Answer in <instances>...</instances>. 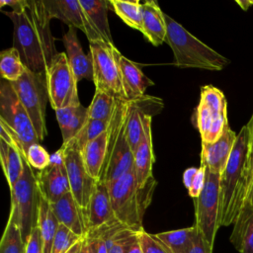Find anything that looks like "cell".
<instances>
[{
	"instance_id": "obj_49",
	"label": "cell",
	"mask_w": 253,
	"mask_h": 253,
	"mask_svg": "<svg viewBox=\"0 0 253 253\" xmlns=\"http://www.w3.org/2000/svg\"><path fill=\"white\" fill-rule=\"evenodd\" d=\"M138 232V231H137ZM125 253H143L139 240H138V236L137 233L129 240V242L127 243Z\"/></svg>"
},
{
	"instance_id": "obj_33",
	"label": "cell",
	"mask_w": 253,
	"mask_h": 253,
	"mask_svg": "<svg viewBox=\"0 0 253 253\" xmlns=\"http://www.w3.org/2000/svg\"><path fill=\"white\" fill-rule=\"evenodd\" d=\"M116 107V98L105 92L95 90L94 97L88 110V119L110 121Z\"/></svg>"
},
{
	"instance_id": "obj_38",
	"label": "cell",
	"mask_w": 253,
	"mask_h": 253,
	"mask_svg": "<svg viewBox=\"0 0 253 253\" xmlns=\"http://www.w3.org/2000/svg\"><path fill=\"white\" fill-rule=\"evenodd\" d=\"M137 236L143 253H172L156 234H150L144 229H141L137 232Z\"/></svg>"
},
{
	"instance_id": "obj_32",
	"label": "cell",
	"mask_w": 253,
	"mask_h": 253,
	"mask_svg": "<svg viewBox=\"0 0 253 253\" xmlns=\"http://www.w3.org/2000/svg\"><path fill=\"white\" fill-rule=\"evenodd\" d=\"M110 121H100L88 119L79 132L68 142L62 144H70L79 151L90 141L96 139L107 131Z\"/></svg>"
},
{
	"instance_id": "obj_34",
	"label": "cell",
	"mask_w": 253,
	"mask_h": 253,
	"mask_svg": "<svg viewBox=\"0 0 253 253\" xmlns=\"http://www.w3.org/2000/svg\"><path fill=\"white\" fill-rule=\"evenodd\" d=\"M200 101L210 108L214 117L227 113V103L224 94L211 85H206L201 88Z\"/></svg>"
},
{
	"instance_id": "obj_37",
	"label": "cell",
	"mask_w": 253,
	"mask_h": 253,
	"mask_svg": "<svg viewBox=\"0 0 253 253\" xmlns=\"http://www.w3.org/2000/svg\"><path fill=\"white\" fill-rule=\"evenodd\" d=\"M26 159L33 169L39 171L45 169L50 163V155L40 143H35L28 148Z\"/></svg>"
},
{
	"instance_id": "obj_4",
	"label": "cell",
	"mask_w": 253,
	"mask_h": 253,
	"mask_svg": "<svg viewBox=\"0 0 253 253\" xmlns=\"http://www.w3.org/2000/svg\"><path fill=\"white\" fill-rule=\"evenodd\" d=\"M164 17L167 28L165 42L172 49L175 66L220 71L228 65L226 57L197 39L170 16L165 14Z\"/></svg>"
},
{
	"instance_id": "obj_8",
	"label": "cell",
	"mask_w": 253,
	"mask_h": 253,
	"mask_svg": "<svg viewBox=\"0 0 253 253\" xmlns=\"http://www.w3.org/2000/svg\"><path fill=\"white\" fill-rule=\"evenodd\" d=\"M90 53L93 61V83L95 90L102 91L116 99H125L122 83L120 55L114 43L103 41L91 42Z\"/></svg>"
},
{
	"instance_id": "obj_52",
	"label": "cell",
	"mask_w": 253,
	"mask_h": 253,
	"mask_svg": "<svg viewBox=\"0 0 253 253\" xmlns=\"http://www.w3.org/2000/svg\"><path fill=\"white\" fill-rule=\"evenodd\" d=\"M236 3L240 6V8L242 9V10H244V11H246V10H248V8L250 7V6H253V1L252 0H236Z\"/></svg>"
},
{
	"instance_id": "obj_53",
	"label": "cell",
	"mask_w": 253,
	"mask_h": 253,
	"mask_svg": "<svg viewBox=\"0 0 253 253\" xmlns=\"http://www.w3.org/2000/svg\"><path fill=\"white\" fill-rule=\"evenodd\" d=\"M82 243H83V238L79 240L75 245H73L66 253H80L81 248H82Z\"/></svg>"
},
{
	"instance_id": "obj_51",
	"label": "cell",
	"mask_w": 253,
	"mask_h": 253,
	"mask_svg": "<svg viewBox=\"0 0 253 253\" xmlns=\"http://www.w3.org/2000/svg\"><path fill=\"white\" fill-rule=\"evenodd\" d=\"M26 0H0V7L3 8L4 6H8L12 8V11L19 10L24 4Z\"/></svg>"
},
{
	"instance_id": "obj_50",
	"label": "cell",
	"mask_w": 253,
	"mask_h": 253,
	"mask_svg": "<svg viewBox=\"0 0 253 253\" xmlns=\"http://www.w3.org/2000/svg\"><path fill=\"white\" fill-rule=\"evenodd\" d=\"M197 171H198L197 167H190L185 170V172L183 174V183L187 189H189L191 187Z\"/></svg>"
},
{
	"instance_id": "obj_1",
	"label": "cell",
	"mask_w": 253,
	"mask_h": 253,
	"mask_svg": "<svg viewBox=\"0 0 253 253\" xmlns=\"http://www.w3.org/2000/svg\"><path fill=\"white\" fill-rule=\"evenodd\" d=\"M3 13L13 23V47L19 51L27 69L45 72L57 50L43 1L26 0L19 10Z\"/></svg>"
},
{
	"instance_id": "obj_11",
	"label": "cell",
	"mask_w": 253,
	"mask_h": 253,
	"mask_svg": "<svg viewBox=\"0 0 253 253\" xmlns=\"http://www.w3.org/2000/svg\"><path fill=\"white\" fill-rule=\"evenodd\" d=\"M207 168V167H206ZM220 175L207 168L205 187L195 202V226L204 239L213 248L219 225Z\"/></svg>"
},
{
	"instance_id": "obj_36",
	"label": "cell",
	"mask_w": 253,
	"mask_h": 253,
	"mask_svg": "<svg viewBox=\"0 0 253 253\" xmlns=\"http://www.w3.org/2000/svg\"><path fill=\"white\" fill-rule=\"evenodd\" d=\"M214 116L208 106L200 101L195 112V126L198 128L202 141H204L211 129Z\"/></svg>"
},
{
	"instance_id": "obj_40",
	"label": "cell",
	"mask_w": 253,
	"mask_h": 253,
	"mask_svg": "<svg viewBox=\"0 0 253 253\" xmlns=\"http://www.w3.org/2000/svg\"><path fill=\"white\" fill-rule=\"evenodd\" d=\"M136 233H137L136 230H133L124 225L122 228L119 229V231L115 235V238L109 250V253H125L127 243Z\"/></svg>"
},
{
	"instance_id": "obj_13",
	"label": "cell",
	"mask_w": 253,
	"mask_h": 253,
	"mask_svg": "<svg viewBox=\"0 0 253 253\" xmlns=\"http://www.w3.org/2000/svg\"><path fill=\"white\" fill-rule=\"evenodd\" d=\"M37 183L41 195L49 203H55L65 194L70 192L67 171L64 161V150L60 147L50 155L49 165L39 171Z\"/></svg>"
},
{
	"instance_id": "obj_48",
	"label": "cell",
	"mask_w": 253,
	"mask_h": 253,
	"mask_svg": "<svg viewBox=\"0 0 253 253\" xmlns=\"http://www.w3.org/2000/svg\"><path fill=\"white\" fill-rule=\"evenodd\" d=\"M80 253H97L96 243L93 237L89 235H85L83 237V243H82V248Z\"/></svg>"
},
{
	"instance_id": "obj_26",
	"label": "cell",
	"mask_w": 253,
	"mask_h": 253,
	"mask_svg": "<svg viewBox=\"0 0 253 253\" xmlns=\"http://www.w3.org/2000/svg\"><path fill=\"white\" fill-rule=\"evenodd\" d=\"M37 226L41 232L43 245V253H51V246L59 227V222L54 212L52 211L50 204L41 195V193Z\"/></svg>"
},
{
	"instance_id": "obj_29",
	"label": "cell",
	"mask_w": 253,
	"mask_h": 253,
	"mask_svg": "<svg viewBox=\"0 0 253 253\" xmlns=\"http://www.w3.org/2000/svg\"><path fill=\"white\" fill-rule=\"evenodd\" d=\"M111 9L130 28L142 31L141 3L138 0H109Z\"/></svg>"
},
{
	"instance_id": "obj_46",
	"label": "cell",
	"mask_w": 253,
	"mask_h": 253,
	"mask_svg": "<svg viewBox=\"0 0 253 253\" xmlns=\"http://www.w3.org/2000/svg\"><path fill=\"white\" fill-rule=\"evenodd\" d=\"M186 253H212V247L199 232Z\"/></svg>"
},
{
	"instance_id": "obj_44",
	"label": "cell",
	"mask_w": 253,
	"mask_h": 253,
	"mask_svg": "<svg viewBox=\"0 0 253 253\" xmlns=\"http://www.w3.org/2000/svg\"><path fill=\"white\" fill-rule=\"evenodd\" d=\"M25 253H43L42 240L38 226L33 229L29 239L26 242Z\"/></svg>"
},
{
	"instance_id": "obj_24",
	"label": "cell",
	"mask_w": 253,
	"mask_h": 253,
	"mask_svg": "<svg viewBox=\"0 0 253 253\" xmlns=\"http://www.w3.org/2000/svg\"><path fill=\"white\" fill-rule=\"evenodd\" d=\"M230 242L239 253H253V208L245 204L233 224Z\"/></svg>"
},
{
	"instance_id": "obj_6",
	"label": "cell",
	"mask_w": 253,
	"mask_h": 253,
	"mask_svg": "<svg viewBox=\"0 0 253 253\" xmlns=\"http://www.w3.org/2000/svg\"><path fill=\"white\" fill-rule=\"evenodd\" d=\"M10 214L15 217L24 241L27 242L38 223L40 191L37 176L26 158L24 159V172L13 189L10 190Z\"/></svg>"
},
{
	"instance_id": "obj_42",
	"label": "cell",
	"mask_w": 253,
	"mask_h": 253,
	"mask_svg": "<svg viewBox=\"0 0 253 253\" xmlns=\"http://www.w3.org/2000/svg\"><path fill=\"white\" fill-rule=\"evenodd\" d=\"M206 166L201 165L198 168V171L195 175V178L193 180V183L191 185V187L188 189V193L189 196L193 199H197L200 194L202 193L204 187H205V183H206Z\"/></svg>"
},
{
	"instance_id": "obj_14",
	"label": "cell",
	"mask_w": 253,
	"mask_h": 253,
	"mask_svg": "<svg viewBox=\"0 0 253 253\" xmlns=\"http://www.w3.org/2000/svg\"><path fill=\"white\" fill-rule=\"evenodd\" d=\"M163 107L164 103L161 98L149 95H144L141 98L129 101L126 134L132 153H134L140 142L145 118H152L159 114Z\"/></svg>"
},
{
	"instance_id": "obj_43",
	"label": "cell",
	"mask_w": 253,
	"mask_h": 253,
	"mask_svg": "<svg viewBox=\"0 0 253 253\" xmlns=\"http://www.w3.org/2000/svg\"><path fill=\"white\" fill-rule=\"evenodd\" d=\"M0 137H1V140L5 141L10 146L20 150L23 153L24 157H25L24 151L22 149V146H21V143L19 141V138H18L17 134L13 131V129L7 124H5L1 120H0Z\"/></svg>"
},
{
	"instance_id": "obj_20",
	"label": "cell",
	"mask_w": 253,
	"mask_h": 253,
	"mask_svg": "<svg viewBox=\"0 0 253 253\" xmlns=\"http://www.w3.org/2000/svg\"><path fill=\"white\" fill-rule=\"evenodd\" d=\"M151 117H146L143 122V132L140 142L133 153V169L139 185H144L153 177L152 166L155 161L152 145Z\"/></svg>"
},
{
	"instance_id": "obj_47",
	"label": "cell",
	"mask_w": 253,
	"mask_h": 253,
	"mask_svg": "<svg viewBox=\"0 0 253 253\" xmlns=\"http://www.w3.org/2000/svg\"><path fill=\"white\" fill-rule=\"evenodd\" d=\"M249 127V168H250V185L253 180V115L247 123ZM250 190V189H249Z\"/></svg>"
},
{
	"instance_id": "obj_28",
	"label": "cell",
	"mask_w": 253,
	"mask_h": 253,
	"mask_svg": "<svg viewBox=\"0 0 253 253\" xmlns=\"http://www.w3.org/2000/svg\"><path fill=\"white\" fill-rule=\"evenodd\" d=\"M198 233L197 227L193 225L186 228L156 233V236L166 244L172 253H186Z\"/></svg>"
},
{
	"instance_id": "obj_45",
	"label": "cell",
	"mask_w": 253,
	"mask_h": 253,
	"mask_svg": "<svg viewBox=\"0 0 253 253\" xmlns=\"http://www.w3.org/2000/svg\"><path fill=\"white\" fill-rule=\"evenodd\" d=\"M80 106V105H79ZM78 107V106H77ZM77 107H66V108H61L54 110L55 111V116L56 120L59 126V128L61 130V134L66 130Z\"/></svg>"
},
{
	"instance_id": "obj_41",
	"label": "cell",
	"mask_w": 253,
	"mask_h": 253,
	"mask_svg": "<svg viewBox=\"0 0 253 253\" xmlns=\"http://www.w3.org/2000/svg\"><path fill=\"white\" fill-rule=\"evenodd\" d=\"M228 125L227 121V113L220 114L216 117H214L211 129L206 137V139L202 142H208V143H213L215 142L223 133L225 126Z\"/></svg>"
},
{
	"instance_id": "obj_27",
	"label": "cell",
	"mask_w": 253,
	"mask_h": 253,
	"mask_svg": "<svg viewBox=\"0 0 253 253\" xmlns=\"http://www.w3.org/2000/svg\"><path fill=\"white\" fill-rule=\"evenodd\" d=\"M24 159L20 150L0 140V160L10 190L13 189L24 172Z\"/></svg>"
},
{
	"instance_id": "obj_19",
	"label": "cell",
	"mask_w": 253,
	"mask_h": 253,
	"mask_svg": "<svg viewBox=\"0 0 253 253\" xmlns=\"http://www.w3.org/2000/svg\"><path fill=\"white\" fill-rule=\"evenodd\" d=\"M76 30L74 27H68V31L62 36V42L66 49L65 53L77 81L82 79L93 81L92 56L91 53H84Z\"/></svg>"
},
{
	"instance_id": "obj_35",
	"label": "cell",
	"mask_w": 253,
	"mask_h": 253,
	"mask_svg": "<svg viewBox=\"0 0 253 253\" xmlns=\"http://www.w3.org/2000/svg\"><path fill=\"white\" fill-rule=\"evenodd\" d=\"M82 238L63 224H59L51 246V253H66Z\"/></svg>"
},
{
	"instance_id": "obj_3",
	"label": "cell",
	"mask_w": 253,
	"mask_h": 253,
	"mask_svg": "<svg viewBox=\"0 0 253 253\" xmlns=\"http://www.w3.org/2000/svg\"><path fill=\"white\" fill-rule=\"evenodd\" d=\"M156 186L157 181L154 177L144 185H139L133 167L108 185L111 204L117 220L133 230L143 229V216L151 204Z\"/></svg>"
},
{
	"instance_id": "obj_2",
	"label": "cell",
	"mask_w": 253,
	"mask_h": 253,
	"mask_svg": "<svg viewBox=\"0 0 253 253\" xmlns=\"http://www.w3.org/2000/svg\"><path fill=\"white\" fill-rule=\"evenodd\" d=\"M250 189L249 127H241L219 180V225L234 224Z\"/></svg>"
},
{
	"instance_id": "obj_12",
	"label": "cell",
	"mask_w": 253,
	"mask_h": 253,
	"mask_svg": "<svg viewBox=\"0 0 253 253\" xmlns=\"http://www.w3.org/2000/svg\"><path fill=\"white\" fill-rule=\"evenodd\" d=\"M61 148L64 150V161L70 192L82 211L86 222L88 206L98 181L88 174L78 149L70 144H62Z\"/></svg>"
},
{
	"instance_id": "obj_16",
	"label": "cell",
	"mask_w": 253,
	"mask_h": 253,
	"mask_svg": "<svg viewBox=\"0 0 253 253\" xmlns=\"http://www.w3.org/2000/svg\"><path fill=\"white\" fill-rule=\"evenodd\" d=\"M116 220L117 218L112 208L108 185L98 181L86 213L87 232L96 230Z\"/></svg>"
},
{
	"instance_id": "obj_22",
	"label": "cell",
	"mask_w": 253,
	"mask_h": 253,
	"mask_svg": "<svg viewBox=\"0 0 253 253\" xmlns=\"http://www.w3.org/2000/svg\"><path fill=\"white\" fill-rule=\"evenodd\" d=\"M142 31L144 38L154 46L162 44L166 40L167 28L164 13L158 3L154 0H147L141 3Z\"/></svg>"
},
{
	"instance_id": "obj_31",
	"label": "cell",
	"mask_w": 253,
	"mask_h": 253,
	"mask_svg": "<svg viewBox=\"0 0 253 253\" xmlns=\"http://www.w3.org/2000/svg\"><path fill=\"white\" fill-rule=\"evenodd\" d=\"M26 242L15 217L9 214L8 221L0 241V253H25Z\"/></svg>"
},
{
	"instance_id": "obj_17",
	"label": "cell",
	"mask_w": 253,
	"mask_h": 253,
	"mask_svg": "<svg viewBox=\"0 0 253 253\" xmlns=\"http://www.w3.org/2000/svg\"><path fill=\"white\" fill-rule=\"evenodd\" d=\"M86 15L91 37L89 42L103 41L107 43H114L108 21V10L111 9L109 0H79Z\"/></svg>"
},
{
	"instance_id": "obj_5",
	"label": "cell",
	"mask_w": 253,
	"mask_h": 253,
	"mask_svg": "<svg viewBox=\"0 0 253 253\" xmlns=\"http://www.w3.org/2000/svg\"><path fill=\"white\" fill-rule=\"evenodd\" d=\"M129 101L116 99V107L108 126L106 158L101 182L112 184L133 167V153L126 134Z\"/></svg>"
},
{
	"instance_id": "obj_23",
	"label": "cell",
	"mask_w": 253,
	"mask_h": 253,
	"mask_svg": "<svg viewBox=\"0 0 253 253\" xmlns=\"http://www.w3.org/2000/svg\"><path fill=\"white\" fill-rule=\"evenodd\" d=\"M120 68L126 101L141 98L145 95L147 87L154 84L133 61L129 60L122 53L120 55Z\"/></svg>"
},
{
	"instance_id": "obj_30",
	"label": "cell",
	"mask_w": 253,
	"mask_h": 253,
	"mask_svg": "<svg viewBox=\"0 0 253 253\" xmlns=\"http://www.w3.org/2000/svg\"><path fill=\"white\" fill-rule=\"evenodd\" d=\"M27 67L22 61L19 51L15 47L4 49L0 53V75L1 79L9 82L19 80L26 72Z\"/></svg>"
},
{
	"instance_id": "obj_39",
	"label": "cell",
	"mask_w": 253,
	"mask_h": 253,
	"mask_svg": "<svg viewBox=\"0 0 253 253\" xmlns=\"http://www.w3.org/2000/svg\"><path fill=\"white\" fill-rule=\"evenodd\" d=\"M88 120V110L87 108L83 107L82 105L78 106L66 130L62 133V143L68 142L70 139H72L79 130L83 127L85 123Z\"/></svg>"
},
{
	"instance_id": "obj_7",
	"label": "cell",
	"mask_w": 253,
	"mask_h": 253,
	"mask_svg": "<svg viewBox=\"0 0 253 253\" xmlns=\"http://www.w3.org/2000/svg\"><path fill=\"white\" fill-rule=\"evenodd\" d=\"M11 85L26 109L42 141L47 134L45 108L49 102L45 72L38 73L27 69L24 75L19 80L12 82Z\"/></svg>"
},
{
	"instance_id": "obj_21",
	"label": "cell",
	"mask_w": 253,
	"mask_h": 253,
	"mask_svg": "<svg viewBox=\"0 0 253 253\" xmlns=\"http://www.w3.org/2000/svg\"><path fill=\"white\" fill-rule=\"evenodd\" d=\"M50 207L59 224H63L80 237L86 235L87 227L83 212L71 192L65 194L55 203L50 204Z\"/></svg>"
},
{
	"instance_id": "obj_15",
	"label": "cell",
	"mask_w": 253,
	"mask_h": 253,
	"mask_svg": "<svg viewBox=\"0 0 253 253\" xmlns=\"http://www.w3.org/2000/svg\"><path fill=\"white\" fill-rule=\"evenodd\" d=\"M236 138L237 134L227 125L222 135L215 142H202L201 165L221 175L231 155Z\"/></svg>"
},
{
	"instance_id": "obj_9",
	"label": "cell",
	"mask_w": 253,
	"mask_h": 253,
	"mask_svg": "<svg viewBox=\"0 0 253 253\" xmlns=\"http://www.w3.org/2000/svg\"><path fill=\"white\" fill-rule=\"evenodd\" d=\"M49 104L53 110L80 104L77 79L65 52H57L45 70Z\"/></svg>"
},
{
	"instance_id": "obj_18",
	"label": "cell",
	"mask_w": 253,
	"mask_h": 253,
	"mask_svg": "<svg viewBox=\"0 0 253 253\" xmlns=\"http://www.w3.org/2000/svg\"><path fill=\"white\" fill-rule=\"evenodd\" d=\"M43 3L50 19H58L68 27L79 29L90 39L89 24L79 0H45Z\"/></svg>"
},
{
	"instance_id": "obj_10",
	"label": "cell",
	"mask_w": 253,
	"mask_h": 253,
	"mask_svg": "<svg viewBox=\"0 0 253 253\" xmlns=\"http://www.w3.org/2000/svg\"><path fill=\"white\" fill-rule=\"evenodd\" d=\"M0 120L17 134L25 158L28 148L41 142L26 109L21 104L11 83L5 79L0 80Z\"/></svg>"
},
{
	"instance_id": "obj_25",
	"label": "cell",
	"mask_w": 253,
	"mask_h": 253,
	"mask_svg": "<svg viewBox=\"0 0 253 253\" xmlns=\"http://www.w3.org/2000/svg\"><path fill=\"white\" fill-rule=\"evenodd\" d=\"M107 141L108 131L87 143L79 151L88 174L97 181L100 180L102 174L107 152Z\"/></svg>"
},
{
	"instance_id": "obj_54",
	"label": "cell",
	"mask_w": 253,
	"mask_h": 253,
	"mask_svg": "<svg viewBox=\"0 0 253 253\" xmlns=\"http://www.w3.org/2000/svg\"><path fill=\"white\" fill-rule=\"evenodd\" d=\"M246 204L250 205L253 208V180H252L251 185H250V190H249V194H248V198H247Z\"/></svg>"
}]
</instances>
